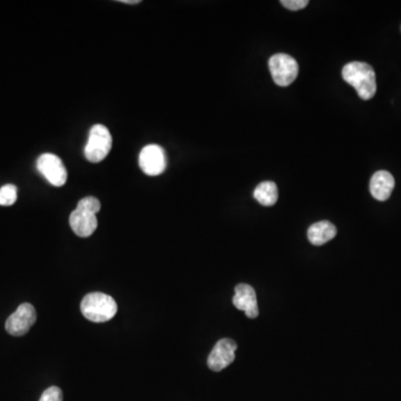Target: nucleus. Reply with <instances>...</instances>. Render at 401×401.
<instances>
[{
	"label": "nucleus",
	"instance_id": "nucleus-10",
	"mask_svg": "<svg viewBox=\"0 0 401 401\" xmlns=\"http://www.w3.org/2000/svg\"><path fill=\"white\" fill-rule=\"evenodd\" d=\"M69 225L76 236L88 238L95 232L99 225L96 214L76 208L69 216Z\"/></svg>",
	"mask_w": 401,
	"mask_h": 401
},
{
	"label": "nucleus",
	"instance_id": "nucleus-3",
	"mask_svg": "<svg viewBox=\"0 0 401 401\" xmlns=\"http://www.w3.org/2000/svg\"><path fill=\"white\" fill-rule=\"evenodd\" d=\"M112 135L104 125L97 124L90 129L88 145L85 147V157L92 163H99L106 158L112 149Z\"/></svg>",
	"mask_w": 401,
	"mask_h": 401
},
{
	"label": "nucleus",
	"instance_id": "nucleus-4",
	"mask_svg": "<svg viewBox=\"0 0 401 401\" xmlns=\"http://www.w3.org/2000/svg\"><path fill=\"white\" fill-rule=\"evenodd\" d=\"M269 69L275 84L286 88L297 79L299 65L293 57L286 54H275L270 58Z\"/></svg>",
	"mask_w": 401,
	"mask_h": 401
},
{
	"label": "nucleus",
	"instance_id": "nucleus-11",
	"mask_svg": "<svg viewBox=\"0 0 401 401\" xmlns=\"http://www.w3.org/2000/svg\"><path fill=\"white\" fill-rule=\"evenodd\" d=\"M370 193L378 201H387L395 188V179L387 171H378L370 180Z\"/></svg>",
	"mask_w": 401,
	"mask_h": 401
},
{
	"label": "nucleus",
	"instance_id": "nucleus-8",
	"mask_svg": "<svg viewBox=\"0 0 401 401\" xmlns=\"http://www.w3.org/2000/svg\"><path fill=\"white\" fill-rule=\"evenodd\" d=\"M236 349L238 345L234 340L224 338L218 341L208 358V366L211 370L218 373L229 367L236 359Z\"/></svg>",
	"mask_w": 401,
	"mask_h": 401
},
{
	"label": "nucleus",
	"instance_id": "nucleus-16",
	"mask_svg": "<svg viewBox=\"0 0 401 401\" xmlns=\"http://www.w3.org/2000/svg\"><path fill=\"white\" fill-rule=\"evenodd\" d=\"M40 401H63L62 390L58 387H49L42 393Z\"/></svg>",
	"mask_w": 401,
	"mask_h": 401
},
{
	"label": "nucleus",
	"instance_id": "nucleus-13",
	"mask_svg": "<svg viewBox=\"0 0 401 401\" xmlns=\"http://www.w3.org/2000/svg\"><path fill=\"white\" fill-rule=\"evenodd\" d=\"M253 197L263 206H272L278 201L279 193L277 184L273 182H262L256 186Z\"/></svg>",
	"mask_w": 401,
	"mask_h": 401
},
{
	"label": "nucleus",
	"instance_id": "nucleus-18",
	"mask_svg": "<svg viewBox=\"0 0 401 401\" xmlns=\"http://www.w3.org/2000/svg\"><path fill=\"white\" fill-rule=\"evenodd\" d=\"M122 3L136 5V3H140V0H122Z\"/></svg>",
	"mask_w": 401,
	"mask_h": 401
},
{
	"label": "nucleus",
	"instance_id": "nucleus-14",
	"mask_svg": "<svg viewBox=\"0 0 401 401\" xmlns=\"http://www.w3.org/2000/svg\"><path fill=\"white\" fill-rule=\"evenodd\" d=\"M17 199V188L13 184H7L0 188V205L9 206Z\"/></svg>",
	"mask_w": 401,
	"mask_h": 401
},
{
	"label": "nucleus",
	"instance_id": "nucleus-1",
	"mask_svg": "<svg viewBox=\"0 0 401 401\" xmlns=\"http://www.w3.org/2000/svg\"><path fill=\"white\" fill-rule=\"evenodd\" d=\"M343 79L357 90L361 99L369 101L376 94V73L367 63L351 62L345 65Z\"/></svg>",
	"mask_w": 401,
	"mask_h": 401
},
{
	"label": "nucleus",
	"instance_id": "nucleus-15",
	"mask_svg": "<svg viewBox=\"0 0 401 401\" xmlns=\"http://www.w3.org/2000/svg\"><path fill=\"white\" fill-rule=\"evenodd\" d=\"M77 208H83V210L88 211L92 213L97 214L101 210V202L99 199L94 197H84V199L79 201L77 204Z\"/></svg>",
	"mask_w": 401,
	"mask_h": 401
},
{
	"label": "nucleus",
	"instance_id": "nucleus-6",
	"mask_svg": "<svg viewBox=\"0 0 401 401\" xmlns=\"http://www.w3.org/2000/svg\"><path fill=\"white\" fill-rule=\"evenodd\" d=\"M37 169L54 186H63L67 181V170L57 155L46 153L37 160Z\"/></svg>",
	"mask_w": 401,
	"mask_h": 401
},
{
	"label": "nucleus",
	"instance_id": "nucleus-12",
	"mask_svg": "<svg viewBox=\"0 0 401 401\" xmlns=\"http://www.w3.org/2000/svg\"><path fill=\"white\" fill-rule=\"evenodd\" d=\"M337 236V227L332 222L320 221L309 227L308 238L313 245H326L327 242L332 241Z\"/></svg>",
	"mask_w": 401,
	"mask_h": 401
},
{
	"label": "nucleus",
	"instance_id": "nucleus-9",
	"mask_svg": "<svg viewBox=\"0 0 401 401\" xmlns=\"http://www.w3.org/2000/svg\"><path fill=\"white\" fill-rule=\"evenodd\" d=\"M233 304L240 311H245L247 318L256 319L259 316L256 290L250 284H240L236 286Z\"/></svg>",
	"mask_w": 401,
	"mask_h": 401
},
{
	"label": "nucleus",
	"instance_id": "nucleus-2",
	"mask_svg": "<svg viewBox=\"0 0 401 401\" xmlns=\"http://www.w3.org/2000/svg\"><path fill=\"white\" fill-rule=\"evenodd\" d=\"M83 316L92 322H106L117 313V303L111 295L93 292L85 295L81 303Z\"/></svg>",
	"mask_w": 401,
	"mask_h": 401
},
{
	"label": "nucleus",
	"instance_id": "nucleus-5",
	"mask_svg": "<svg viewBox=\"0 0 401 401\" xmlns=\"http://www.w3.org/2000/svg\"><path fill=\"white\" fill-rule=\"evenodd\" d=\"M37 314L34 306L31 303H23L18 306L17 310L7 319V332L15 337L25 336L36 322Z\"/></svg>",
	"mask_w": 401,
	"mask_h": 401
},
{
	"label": "nucleus",
	"instance_id": "nucleus-7",
	"mask_svg": "<svg viewBox=\"0 0 401 401\" xmlns=\"http://www.w3.org/2000/svg\"><path fill=\"white\" fill-rule=\"evenodd\" d=\"M138 162L142 171L151 177L162 174L167 166L165 151L155 144L145 146L142 149Z\"/></svg>",
	"mask_w": 401,
	"mask_h": 401
},
{
	"label": "nucleus",
	"instance_id": "nucleus-17",
	"mask_svg": "<svg viewBox=\"0 0 401 401\" xmlns=\"http://www.w3.org/2000/svg\"><path fill=\"white\" fill-rule=\"evenodd\" d=\"M281 3L284 5L286 8L297 12L301 9L306 8L309 5L308 0H282Z\"/></svg>",
	"mask_w": 401,
	"mask_h": 401
}]
</instances>
